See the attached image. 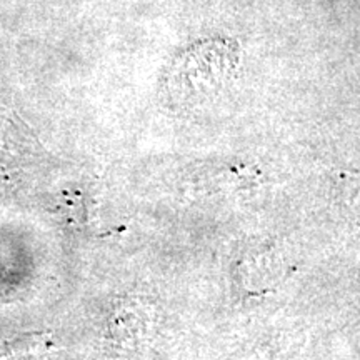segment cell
<instances>
[{
    "instance_id": "3957f363",
    "label": "cell",
    "mask_w": 360,
    "mask_h": 360,
    "mask_svg": "<svg viewBox=\"0 0 360 360\" xmlns=\"http://www.w3.org/2000/svg\"><path fill=\"white\" fill-rule=\"evenodd\" d=\"M259 169L252 164H227L209 167L207 170L192 174L188 180V187L193 193L200 197H212V199H227L237 197L242 193L259 187L260 184Z\"/></svg>"
},
{
    "instance_id": "5b68a950",
    "label": "cell",
    "mask_w": 360,
    "mask_h": 360,
    "mask_svg": "<svg viewBox=\"0 0 360 360\" xmlns=\"http://www.w3.org/2000/svg\"><path fill=\"white\" fill-rule=\"evenodd\" d=\"M334 192L342 219L360 238V174L339 175Z\"/></svg>"
},
{
    "instance_id": "277c9868",
    "label": "cell",
    "mask_w": 360,
    "mask_h": 360,
    "mask_svg": "<svg viewBox=\"0 0 360 360\" xmlns=\"http://www.w3.org/2000/svg\"><path fill=\"white\" fill-rule=\"evenodd\" d=\"M157 309L143 297H124L114 305L109 319L112 339L120 345H139L154 335Z\"/></svg>"
},
{
    "instance_id": "6da1fadb",
    "label": "cell",
    "mask_w": 360,
    "mask_h": 360,
    "mask_svg": "<svg viewBox=\"0 0 360 360\" xmlns=\"http://www.w3.org/2000/svg\"><path fill=\"white\" fill-rule=\"evenodd\" d=\"M240 64V49L233 39L215 37L187 45L174 56L162 80L169 103L193 109L215 101L232 80Z\"/></svg>"
},
{
    "instance_id": "7a4b0ae2",
    "label": "cell",
    "mask_w": 360,
    "mask_h": 360,
    "mask_svg": "<svg viewBox=\"0 0 360 360\" xmlns=\"http://www.w3.org/2000/svg\"><path fill=\"white\" fill-rule=\"evenodd\" d=\"M289 264L276 247L254 249L242 255L233 270L238 290L245 297L267 295L285 281Z\"/></svg>"
}]
</instances>
